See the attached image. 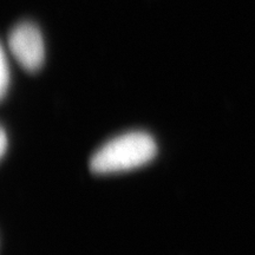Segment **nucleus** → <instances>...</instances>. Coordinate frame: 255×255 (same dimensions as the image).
<instances>
[{
    "instance_id": "1",
    "label": "nucleus",
    "mask_w": 255,
    "mask_h": 255,
    "mask_svg": "<svg viewBox=\"0 0 255 255\" xmlns=\"http://www.w3.org/2000/svg\"><path fill=\"white\" fill-rule=\"evenodd\" d=\"M157 154L155 139L146 132L133 131L121 135L102 146L90 159L95 174H109L141 167Z\"/></svg>"
},
{
    "instance_id": "2",
    "label": "nucleus",
    "mask_w": 255,
    "mask_h": 255,
    "mask_svg": "<svg viewBox=\"0 0 255 255\" xmlns=\"http://www.w3.org/2000/svg\"><path fill=\"white\" fill-rule=\"evenodd\" d=\"M8 47L17 62L27 71L39 70L45 59V45L40 30L32 23H21L8 34Z\"/></svg>"
},
{
    "instance_id": "4",
    "label": "nucleus",
    "mask_w": 255,
    "mask_h": 255,
    "mask_svg": "<svg viewBox=\"0 0 255 255\" xmlns=\"http://www.w3.org/2000/svg\"><path fill=\"white\" fill-rule=\"evenodd\" d=\"M6 148H7V136H6L5 129H1V138H0V154L4 156Z\"/></svg>"
},
{
    "instance_id": "3",
    "label": "nucleus",
    "mask_w": 255,
    "mask_h": 255,
    "mask_svg": "<svg viewBox=\"0 0 255 255\" xmlns=\"http://www.w3.org/2000/svg\"><path fill=\"white\" fill-rule=\"evenodd\" d=\"M9 84V68L6 59L4 49L1 50V64H0V95L1 98L5 97Z\"/></svg>"
}]
</instances>
